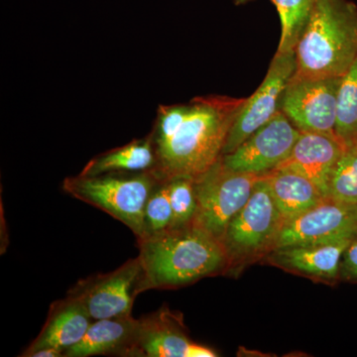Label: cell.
I'll return each mask as SVG.
<instances>
[{
  "mask_svg": "<svg viewBox=\"0 0 357 357\" xmlns=\"http://www.w3.org/2000/svg\"><path fill=\"white\" fill-rule=\"evenodd\" d=\"M335 133L345 149L357 146V58L342 77Z\"/></svg>",
  "mask_w": 357,
  "mask_h": 357,
  "instance_id": "d6986e66",
  "label": "cell"
},
{
  "mask_svg": "<svg viewBox=\"0 0 357 357\" xmlns=\"http://www.w3.org/2000/svg\"><path fill=\"white\" fill-rule=\"evenodd\" d=\"M296 77H342L357 58V6L317 0L295 48Z\"/></svg>",
  "mask_w": 357,
  "mask_h": 357,
  "instance_id": "3957f363",
  "label": "cell"
},
{
  "mask_svg": "<svg viewBox=\"0 0 357 357\" xmlns=\"http://www.w3.org/2000/svg\"><path fill=\"white\" fill-rule=\"evenodd\" d=\"M64 356V352L60 349H53V347H47V349H39V351L33 352L30 357H61Z\"/></svg>",
  "mask_w": 357,
  "mask_h": 357,
  "instance_id": "d4e9b609",
  "label": "cell"
},
{
  "mask_svg": "<svg viewBox=\"0 0 357 357\" xmlns=\"http://www.w3.org/2000/svg\"><path fill=\"white\" fill-rule=\"evenodd\" d=\"M328 198L357 204V146L345 149L331 178Z\"/></svg>",
  "mask_w": 357,
  "mask_h": 357,
  "instance_id": "7402d4cb",
  "label": "cell"
},
{
  "mask_svg": "<svg viewBox=\"0 0 357 357\" xmlns=\"http://www.w3.org/2000/svg\"><path fill=\"white\" fill-rule=\"evenodd\" d=\"M139 258L129 259L114 271L77 281L68 295L79 301L93 321L130 316L139 295Z\"/></svg>",
  "mask_w": 357,
  "mask_h": 357,
  "instance_id": "ba28073f",
  "label": "cell"
},
{
  "mask_svg": "<svg viewBox=\"0 0 357 357\" xmlns=\"http://www.w3.org/2000/svg\"><path fill=\"white\" fill-rule=\"evenodd\" d=\"M93 321L83 305L67 295L51 305L41 333L21 356L30 357L33 352L47 347L60 349L65 354L83 340Z\"/></svg>",
  "mask_w": 357,
  "mask_h": 357,
  "instance_id": "5bb4252c",
  "label": "cell"
},
{
  "mask_svg": "<svg viewBox=\"0 0 357 357\" xmlns=\"http://www.w3.org/2000/svg\"><path fill=\"white\" fill-rule=\"evenodd\" d=\"M262 175L230 170L220 158L195 178L197 211L192 225L222 241L227 227L245 206Z\"/></svg>",
  "mask_w": 357,
  "mask_h": 357,
  "instance_id": "5b68a950",
  "label": "cell"
},
{
  "mask_svg": "<svg viewBox=\"0 0 357 357\" xmlns=\"http://www.w3.org/2000/svg\"><path fill=\"white\" fill-rule=\"evenodd\" d=\"M246 98L198 96L182 105H160L151 132L160 180L197 178L222 158L232 124Z\"/></svg>",
  "mask_w": 357,
  "mask_h": 357,
  "instance_id": "6da1fadb",
  "label": "cell"
},
{
  "mask_svg": "<svg viewBox=\"0 0 357 357\" xmlns=\"http://www.w3.org/2000/svg\"><path fill=\"white\" fill-rule=\"evenodd\" d=\"M295 70V51H276L262 84L250 98H246L232 124L222 156L236 150L251 134L280 112L284 91Z\"/></svg>",
  "mask_w": 357,
  "mask_h": 357,
  "instance_id": "9c48e42d",
  "label": "cell"
},
{
  "mask_svg": "<svg viewBox=\"0 0 357 357\" xmlns=\"http://www.w3.org/2000/svg\"><path fill=\"white\" fill-rule=\"evenodd\" d=\"M159 178L150 172H119L66 178L63 190L73 198L109 213L133 232L146 236L145 206Z\"/></svg>",
  "mask_w": 357,
  "mask_h": 357,
  "instance_id": "277c9868",
  "label": "cell"
},
{
  "mask_svg": "<svg viewBox=\"0 0 357 357\" xmlns=\"http://www.w3.org/2000/svg\"><path fill=\"white\" fill-rule=\"evenodd\" d=\"M300 134L280 110L236 150L223 155L222 163L236 172L264 175L290 156Z\"/></svg>",
  "mask_w": 357,
  "mask_h": 357,
  "instance_id": "8fae6325",
  "label": "cell"
},
{
  "mask_svg": "<svg viewBox=\"0 0 357 357\" xmlns=\"http://www.w3.org/2000/svg\"><path fill=\"white\" fill-rule=\"evenodd\" d=\"M344 151V145L335 136L301 132L290 156L277 168L302 174L328 198L331 178Z\"/></svg>",
  "mask_w": 357,
  "mask_h": 357,
  "instance_id": "7c38bea8",
  "label": "cell"
},
{
  "mask_svg": "<svg viewBox=\"0 0 357 357\" xmlns=\"http://www.w3.org/2000/svg\"><path fill=\"white\" fill-rule=\"evenodd\" d=\"M139 319L130 316L96 319L83 340L65 352V357L141 356L137 347Z\"/></svg>",
  "mask_w": 357,
  "mask_h": 357,
  "instance_id": "4fadbf2b",
  "label": "cell"
},
{
  "mask_svg": "<svg viewBox=\"0 0 357 357\" xmlns=\"http://www.w3.org/2000/svg\"><path fill=\"white\" fill-rule=\"evenodd\" d=\"M262 177L286 222L326 198L310 178L290 169L276 168Z\"/></svg>",
  "mask_w": 357,
  "mask_h": 357,
  "instance_id": "e0dca14e",
  "label": "cell"
},
{
  "mask_svg": "<svg viewBox=\"0 0 357 357\" xmlns=\"http://www.w3.org/2000/svg\"><path fill=\"white\" fill-rule=\"evenodd\" d=\"M156 164L151 133L144 139L134 140L95 157L79 174L86 176L119 172H150Z\"/></svg>",
  "mask_w": 357,
  "mask_h": 357,
  "instance_id": "ac0fdd59",
  "label": "cell"
},
{
  "mask_svg": "<svg viewBox=\"0 0 357 357\" xmlns=\"http://www.w3.org/2000/svg\"><path fill=\"white\" fill-rule=\"evenodd\" d=\"M192 344L167 307L139 319L137 347L141 356L189 357Z\"/></svg>",
  "mask_w": 357,
  "mask_h": 357,
  "instance_id": "2e32d148",
  "label": "cell"
},
{
  "mask_svg": "<svg viewBox=\"0 0 357 357\" xmlns=\"http://www.w3.org/2000/svg\"><path fill=\"white\" fill-rule=\"evenodd\" d=\"M138 248L139 293L187 285L217 273L229 261L222 243L192 223L148 236Z\"/></svg>",
  "mask_w": 357,
  "mask_h": 357,
  "instance_id": "7a4b0ae2",
  "label": "cell"
},
{
  "mask_svg": "<svg viewBox=\"0 0 357 357\" xmlns=\"http://www.w3.org/2000/svg\"><path fill=\"white\" fill-rule=\"evenodd\" d=\"M340 276L345 280H357V237L349 243L342 255Z\"/></svg>",
  "mask_w": 357,
  "mask_h": 357,
  "instance_id": "cb8c5ba5",
  "label": "cell"
},
{
  "mask_svg": "<svg viewBox=\"0 0 357 357\" xmlns=\"http://www.w3.org/2000/svg\"><path fill=\"white\" fill-rule=\"evenodd\" d=\"M144 222L146 236L159 234L172 227L173 211L166 180L159 178L150 192L145 206Z\"/></svg>",
  "mask_w": 357,
  "mask_h": 357,
  "instance_id": "603a6c76",
  "label": "cell"
},
{
  "mask_svg": "<svg viewBox=\"0 0 357 357\" xmlns=\"http://www.w3.org/2000/svg\"><path fill=\"white\" fill-rule=\"evenodd\" d=\"M281 22L279 52L295 51L317 0H271Z\"/></svg>",
  "mask_w": 357,
  "mask_h": 357,
  "instance_id": "ffe728a7",
  "label": "cell"
},
{
  "mask_svg": "<svg viewBox=\"0 0 357 357\" xmlns=\"http://www.w3.org/2000/svg\"><path fill=\"white\" fill-rule=\"evenodd\" d=\"M253 1V0H234L237 6H243V4L248 3V2Z\"/></svg>",
  "mask_w": 357,
  "mask_h": 357,
  "instance_id": "484cf974",
  "label": "cell"
},
{
  "mask_svg": "<svg viewBox=\"0 0 357 357\" xmlns=\"http://www.w3.org/2000/svg\"><path fill=\"white\" fill-rule=\"evenodd\" d=\"M340 82L342 77L293 76L284 91L280 110L301 132L335 136Z\"/></svg>",
  "mask_w": 357,
  "mask_h": 357,
  "instance_id": "52a82bcc",
  "label": "cell"
},
{
  "mask_svg": "<svg viewBox=\"0 0 357 357\" xmlns=\"http://www.w3.org/2000/svg\"><path fill=\"white\" fill-rule=\"evenodd\" d=\"M166 182L173 211L172 229L192 225L197 211L195 178L178 176Z\"/></svg>",
  "mask_w": 357,
  "mask_h": 357,
  "instance_id": "44dd1931",
  "label": "cell"
},
{
  "mask_svg": "<svg viewBox=\"0 0 357 357\" xmlns=\"http://www.w3.org/2000/svg\"><path fill=\"white\" fill-rule=\"evenodd\" d=\"M285 220L264 178L227 227L222 243L229 259H245L273 250Z\"/></svg>",
  "mask_w": 357,
  "mask_h": 357,
  "instance_id": "8992f818",
  "label": "cell"
},
{
  "mask_svg": "<svg viewBox=\"0 0 357 357\" xmlns=\"http://www.w3.org/2000/svg\"><path fill=\"white\" fill-rule=\"evenodd\" d=\"M357 237V204L326 198L284 225L275 248L352 241Z\"/></svg>",
  "mask_w": 357,
  "mask_h": 357,
  "instance_id": "30bf717a",
  "label": "cell"
},
{
  "mask_svg": "<svg viewBox=\"0 0 357 357\" xmlns=\"http://www.w3.org/2000/svg\"><path fill=\"white\" fill-rule=\"evenodd\" d=\"M352 241L275 248L269 259L291 271L333 280L340 276L342 255Z\"/></svg>",
  "mask_w": 357,
  "mask_h": 357,
  "instance_id": "9a60e30c",
  "label": "cell"
}]
</instances>
